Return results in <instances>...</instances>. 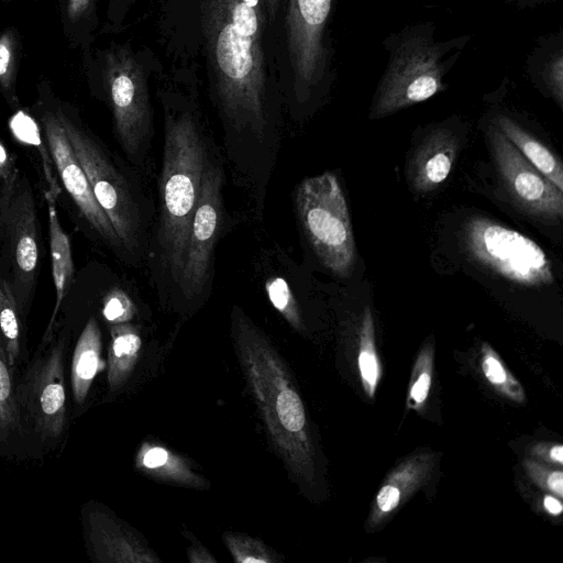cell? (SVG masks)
I'll return each instance as SVG.
<instances>
[{
    "label": "cell",
    "instance_id": "1",
    "mask_svg": "<svg viewBox=\"0 0 563 563\" xmlns=\"http://www.w3.org/2000/svg\"><path fill=\"white\" fill-rule=\"evenodd\" d=\"M228 158L264 200L285 106L282 31L265 0H186Z\"/></svg>",
    "mask_w": 563,
    "mask_h": 563
},
{
    "label": "cell",
    "instance_id": "2",
    "mask_svg": "<svg viewBox=\"0 0 563 563\" xmlns=\"http://www.w3.org/2000/svg\"><path fill=\"white\" fill-rule=\"evenodd\" d=\"M211 155L197 110L189 102L165 100L158 214L147 250L161 296L176 295L192 216Z\"/></svg>",
    "mask_w": 563,
    "mask_h": 563
},
{
    "label": "cell",
    "instance_id": "3",
    "mask_svg": "<svg viewBox=\"0 0 563 563\" xmlns=\"http://www.w3.org/2000/svg\"><path fill=\"white\" fill-rule=\"evenodd\" d=\"M231 334L247 388L271 445L302 489L316 479L307 412L290 372L268 336L238 306Z\"/></svg>",
    "mask_w": 563,
    "mask_h": 563
},
{
    "label": "cell",
    "instance_id": "4",
    "mask_svg": "<svg viewBox=\"0 0 563 563\" xmlns=\"http://www.w3.org/2000/svg\"><path fill=\"white\" fill-rule=\"evenodd\" d=\"M52 101L92 194L120 240L123 254L128 260H141L150 243V216L142 194L106 147L84 126L75 109L57 98L54 91Z\"/></svg>",
    "mask_w": 563,
    "mask_h": 563
},
{
    "label": "cell",
    "instance_id": "5",
    "mask_svg": "<svg viewBox=\"0 0 563 563\" xmlns=\"http://www.w3.org/2000/svg\"><path fill=\"white\" fill-rule=\"evenodd\" d=\"M90 90L109 104L117 139L131 163L144 167L154 123L147 76L129 44L82 51Z\"/></svg>",
    "mask_w": 563,
    "mask_h": 563
},
{
    "label": "cell",
    "instance_id": "6",
    "mask_svg": "<svg viewBox=\"0 0 563 563\" xmlns=\"http://www.w3.org/2000/svg\"><path fill=\"white\" fill-rule=\"evenodd\" d=\"M335 0H285L282 48L285 106L302 114L329 88L332 51L328 34Z\"/></svg>",
    "mask_w": 563,
    "mask_h": 563
},
{
    "label": "cell",
    "instance_id": "7",
    "mask_svg": "<svg viewBox=\"0 0 563 563\" xmlns=\"http://www.w3.org/2000/svg\"><path fill=\"white\" fill-rule=\"evenodd\" d=\"M464 44L463 38L435 41L430 23L408 26L391 35L385 44L388 62L374 93L369 118L390 115L443 90L449 62L454 59L446 56Z\"/></svg>",
    "mask_w": 563,
    "mask_h": 563
},
{
    "label": "cell",
    "instance_id": "8",
    "mask_svg": "<svg viewBox=\"0 0 563 563\" xmlns=\"http://www.w3.org/2000/svg\"><path fill=\"white\" fill-rule=\"evenodd\" d=\"M29 178L14 168L0 179V262L21 316L32 303L38 275L40 225Z\"/></svg>",
    "mask_w": 563,
    "mask_h": 563
},
{
    "label": "cell",
    "instance_id": "9",
    "mask_svg": "<svg viewBox=\"0 0 563 563\" xmlns=\"http://www.w3.org/2000/svg\"><path fill=\"white\" fill-rule=\"evenodd\" d=\"M295 209L305 239L331 274L347 278L356 262L355 240L345 196L332 172L302 179Z\"/></svg>",
    "mask_w": 563,
    "mask_h": 563
},
{
    "label": "cell",
    "instance_id": "10",
    "mask_svg": "<svg viewBox=\"0 0 563 563\" xmlns=\"http://www.w3.org/2000/svg\"><path fill=\"white\" fill-rule=\"evenodd\" d=\"M462 243L475 264L512 284L540 288L554 283L552 265L543 249L521 232L489 218L467 219Z\"/></svg>",
    "mask_w": 563,
    "mask_h": 563
},
{
    "label": "cell",
    "instance_id": "11",
    "mask_svg": "<svg viewBox=\"0 0 563 563\" xmlns=\"http://www.w3.org/2000/svg\"><path fill=\"white\" fill-rule=\"evenodd\" d=\"M222 188V165L212 154L203 173L176 289L188 305L202 300L211 287L214 250L225 224Z\"/></svg>",
    "mask_w": 563,
    "mask_h": 563
},
{
    "label": "cell",
    "instance_id": "12",
    "mask_svg": "<svg viewBox=\"0 0 563 563\" xmlns=\"http://www.w3.org/2000/svg\"><path fill=\"white\" fill-rule=\"evenodd\" d=\"M64 353L65 338L59 336L31 364L16 385L22 426L26 422L45 443L58 441L65 430Z\"/></svg>",
    "mask_w": 563,
    "mask_h": 563
},
{
    "label": "cell",
    "instance_id": "13",
    "mask_svg": "<svg viewBox=\"0 0 563 563\" xmlns=\"http://www.w3.org/2000/svg\"><path fill=\"white\" fill-rule=\"evenodd\" d=\"M37 117L46 146L65 190L99 238L112 250L123 254L120 240L109 219L99 207L88 178L55 111L52 101L53 89L46 78H42L37 82Z\"/></svg>",
    "mask_w": 563,
    "mask_h": 563
},
{
    "label": "cell",
    "instance_id": "14",
    "mask_svg": "<svg viewBox=\"0 0 563 563\" xmlns=\"http://www.w3.org/2000/svg\"><path fill=\"white\" fill-rule=\"evenodd\" d=\"M487 136L498 181L510 202L537 221L560 223L563 191L536 169L495 125H489Z\"/></svg>",
    "mask_w": 563,
    "mask_h": 563
},
{
    "label": "cell",
    "instance_id": "15",
    "mask_svg": "<svg viewBox=\"0 0 563 563\" xmlns=\"http://www.w3.org/2000/svg\"><path fill=\"white\" fill-rule=\"evenodd\" d=\"M81 522L85 544L92 562H161L137 531L102 505L92 501L85 504Z\"/></svg>",
    "mask_w": 563,
    "mask_h": 563
},
{
    "label": "cell",
    "instance_id": "16",
    "mask_svg": "<svg viewBox=\"0 0 563 563\" xmlns=\"http://www.w3.org/2000/svg\"><path fill=\"white\" fill-rule=\"evenodd\" d=\"M459 150L456 134L448 128L430 131L410 154L407 178L412 190L427 194L450 175Z\"/></svg>",
    "mask_w": 563,
    "mask_h": 563
},
{
    "label": "cell",
    "instance_id": "17",
    "mask_svg": "<svg viewBox=\"0 0 563 563\" xmlns=\"http://www.w3.org/2000/svg\"><path fill=\"white\" fill-rule=\"evenodd\" d=\"M45 200L48 209V234L52 258V276L56 291V300L48 325L42 339V345H46L52 339L55 320L66 291L71 283L74 273L70 240L59 223L56 212L55 198L49 190L45 191Z\"/></svg>",
    "mask_w": 563,
    "mask_h": 563
},
{
    "label": "cell",
    "instance_id": "18",
    "mask_svg": "<svg viewBox=\"0 0 563 563\" xmlns=\"http://www.w3.org/2000/svg\"><path fill=\"white\" fill-rule=\"evenodd\" d=\"M492 123L536 169L563 191L562 162L547 145L509 115L496 114Z\"/></svg>",
    "mask_w": 563,
    "mask_h": 563
},
{
    "label": "cell",
    "instance_id": "19",
    "mask_svg": "<svg viewBox=\"0 0 563 563\" xmlns=\"http://www.w3.org/2000/svg\"><path fill=\"white\" fill-rule=\"evenodd\" d=\"M135 467L153 478L191 487L203 488L206 481L197 475L188 462L163 445L144 442L135 456Z\"/></svg>",
    "mask_w": 563,
    "mask_h": 563
},
{
    "label": "cell",
    "instance_id": "20",
    "mask_svg": "<svg viewBox=\"0 0 563 563\" xmlns=\"http://www.w3.org/2000/svg\"><path fill=\"white\" fill-rule=\"evenodd\" d=\"M101 367V331L95 317L86 323L77 340L70 368L73 399L80 406L87 399Z\"/></svg>",
    "mask_w": 563,
    "mask_h": 563
},
{
    "label": "cell",
    "instance_id": "21",
    "mask_svg": "<svg viewBox=\"0 0 563 563\" xmlns=\"http://www.w3.org/2000/svg\"><path fill=\"white\" fill-rule=\"evenodd\" d=\"M527 71L559 107L563 106V35L562 32L545 37L532 52Z\"/></svg>",
    "mask_w": 563,
    "mask_h": 563
},
{
    "label": "cell",
    "instance_id": "22",
    "mask_svg": "<svg viewBox=\"0 0 563 563\" xmlns=\"http://www.w3.org/2000/svg\"><path fill=\"white\" fill-rule=\"evenodd\" d=\"M107 382L110 393L119 391L132 374L142 347L139 329L130 323L111 324Z\"/></svg>",
    "mask_w": 563,
    "mask_h": 563
},
{
    "label": "cell",
    "instance_id": "23",
    "mask_svg": "<svg viewBox=\"0 0 563 563\" xmlns=\"http://www.w3.org/2000/svg\"><path fill=\"white\" fill-rule=\"evenodd\" d=\"M63 35L70 48H90L99 27L100 0H56Z\"/></svg>",
    "mask_w": 563,
    "mask_h": 563
},
{
    "label": "cell",
    "instance_id": "24",
    "mask_svg": "<svg viewBox=\"0 0 563 563\" xmlns=\"http://www.w3.org/2000/svg\"><path fill=\"white\" fill-rule=\"evenodd\" d=\"M22 52L21 36L15 26L0 31V93L14 110L20 108L16 91Z\"/></svg>",
    "mask_w": 563,
    "mask_h": 563
},
{
    "label": "cell",
    "instance_id": "25",
    "mask_svg": "<svg viewBox=\"0 0 563 563\" xmlns=\"http://www.w3.org/2000/svg\"><path fill=\"white\" fill-rule=\"evenodd\" d=\"M16 402L13 367L10 365L0 338V440L4 441L22 430Z\"/></svg>",
    "mask_w": 563,
    "mask_h": 563
},
{
    "label": "cell",
    "instance_id": "26",
    "mask_svg": "<svg viewBox=\"0 0 563 563\" xmlns=\"http://www.w3.org/2000/svg\"><path fill=\"white\" fill-rule=\"evenodd\" d=\"M20 311L8 282L0 276V338L8 361L14 367L21 353Z\"/></svg>",
    "mask_w": 563,
    "mask_h": 563
},
{
    "label": "cell",
    "instance_id": "27",
    "mask_svg": "<svg viewBox=\"0 0 563 563\" xmlns=\"http://www.w3.org/2000/svg\"><path fill=\"white\" fill-rule=\"evenodd\" d=\"M358 367L365 390L369 397H373L379 376V367L374 344L373 316L368 307L365 308L361 322Z\"/></svg>",
    "mask_w": 563,
    "mask_h": 563
},
{
    "label": "cell",
    "instance_id": "28",
    "mask_svg": "<svg viewBox=\"0 0 563 563\" xmlns=\"http://www.w3.org/2000/svg\"><path fill=\"white\" fill-rule=\"evenodd\" d=\"M264 289L273 307L297 331L303 330V320L296 296L280 276H269L265 279Z\"/></svg>",
    "mask_w": 563,
    "mask_h": 563
},
{
    "label": "cell",
    "instance_id": "29",
    "mask_svg": "<svg viewBox=\"0 0 563 563\" xmlns=\"http://www.w3.org/2000/svg\"><path fill=\"white\" fill-rule=\"evenodd\" d=\"M223 541L238 563H275L278 555L261 540L238 532H225Z\"/></svg>",
    "mask_w": 563,
    "mask_h": 563
},
{
    "label": "cell",
    "instance_id": "30",
    "mask_svg": "<svg viewBox=\"0 0 563 563\" xmlns=\"http://www.w3.org/2000/svg\"><path fill=\"white\" fill-rule=\"evenodd\" d=\"M482 367L486 378L496 388L517 401L523 400V391L519 383L504 366L496 353L488 346H483Z\"/></svg>",
    "mask_w": 563,
    "mask_h": 563
},
{
    "label": "cell",
    "instance_id": "31",
    "mask_svg": "<svg viewBox=\"0 0 563 563\" xmlns=\"http://www.w3.org/2000/svg\"><path fill=\"white\" fill-rule=\"evenodd\" d=\"M102 316L110 324L130 322L136 314L132 298L121 288H112L102 300Z\"/></svg>",
    "mask_w": 563,
    "mask_h": 563
},
{
    "label": "cell",
    "instance_id": "32",
    "mask_svg": "<svg viewBox=\"0 0 563 563\" xmlns=\"http://www.w3.org/2000/svg\"><path fill=\"white\" fill-rule=\"evenodd\" d=\"M133 2L134 0H108L102 32L117 33L121 31L125 15Z\"/></svg>",
    "mask_w": 563,
    "mask_h": 563
},
{
    "label": "cell",
    "instance_id": "33",
    "mask_svg": "<svg viewBox=\"0 0 563 563\" xmlns=\"http://www.w3.org/2000/svg\"><path fill=\"white\" fill-rule=\"evenodd\" d=\"M400 501V492L396 485L386 484L384 485L377 496L376 504L382 512H390L394 510Z\"/></svg>",
    "mask_w": 563,
    "mask_h": 563
},
{
    "label": "cell",
    "instance_id": "34",
    "mask_svg": "<svg viewBox=\"0 0 563 563\" xmlns=\"http://www.w3.org/2000/svg\"><path fill=\"white\" fill-rule=\"evenodd\" d=\"M430 384V369H426L418 375V377L411 385L410 398L412 399V401H415L417 405L422 404L429 394Z\"/></svg>",
    "mask_w": 563,
    "mask_h": 563
},
{
    "label": "cell",
    "instance_id": "35",
    "mask_svg": "<svg viewBox=\"0 0 563 563\" xmlns=\"http://www.w3.org/2000/svg\"><path fill=\"white\" fill-rule=\"evenodd\" d=\"M188 560L191 563L217 562L211 553L200 543H192L188 549Z\"/></svg>",
    "mask_w": 563,
    "mask_h": 563
},
{
    "label": "cell",
    "instance_id": "36",
    "mask_svg": "<svg viewBox=\"0 0 563 563\" xmlns=\"http://www.w3.org/2000/svg\"><path fill=\"white\" fill-rule=\"evenodd\" d=\"M272 22L280 27L282 31V12L284 0H265Z\"/></svg>",
    "mask_w": 563,
    "mask_h": 563
},
{
    "label": "cell",
    "instance_id": "37",
    "mask_svg": "<svg viewBox=\"0 0 563 563\" xmlns=\"http://www.w3.org/2000/svg\"><path fill=\"white\" fill-rule=\"evenodd\" d=\"M548 487L555 493L558 496L562 497L563 495V474L562 472H553L548 476L547 479Z\"/></svg>",
    "mask_w": 563,
    "mask_h": 563
},
{
    "label": "cell",
    "instance_id": "38",
    "mask_svg": "<svg viewBox=\"0 0 563 563\" xmlns=\"http://www.w3.org/2000/svg\"><path fill=\"white\" fill-rule=\"evenodd\" d=\"M13 169L14 167L10 164L8 155L0 144V179L5 178Z\"/></svg>",
    "mask_w": 563,
    "mask_h": 563
},
{
    "label": "cell",
    "instance_id": "39",
    "mask_svg": "<svg viewBox=\"0 0 563 563\" xmlns=\"http://www.w3.org/2000/svg\"><path fill=\"white\" fill-rule=\"evenodd\" d=\"M543 505L552 515H560L562 512V504L554 497L547 496L543 500Z\"/></svg>",
    "mask_w": 563,
    "mask_h": 563
},
{
    "label": "cell",
    "instance_id": "40",
    "mask_svg": "<svg viewBox=\"0 0 563 563\" xmlns=\"http://www.w3.org/2000/svg\"><path fill=\"white\" fill-rule=\"evenodd\" d=\"M550 456L552 460L562 463L563 462V446L555 445L550 451Z\"/></svg>",
    "mask_w": 563,
    "mask_h": 563
},
{
    "label": "cell",
    "instance_id": "41",
    "mask_svg": "<svg viewBox=\"0 0 563 563\" xmlns=\"http://www.w3.org/2000/svg\"><path fill=\"white\" fill-rule=\"evenodd\" d=\"M511 2H515L517 5L526 7V5H533L538 4L540 2L549 1V0H510Z\"/></svg>",
    "mask_w": 563,
    "mask_h": 563
},
{
    "label": "cell",
    "instance_id": "42",
    "mask_svg": "<svg viewBox=\"0 0 563 563\" xmlns=\"http://www.w3.org/2000/svg\"><path fill=\"white\" fill-rule=\"evenodd\" d=\"M14 0H0V2H4V3H9V2H12Z\"/></svg>",
    "mask_w": 563,
    "mask_h": 563
}]
</instances>
